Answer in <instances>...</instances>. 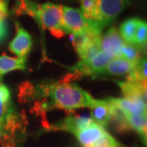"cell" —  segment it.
Here are the masks:
<instances>
[{
	"instance_id": "6da1fadb",
	"label": "cell",
	"mask_w": 147,
	"mask_h": 147,
	"mask_svg": "<svg viewBox=\"0 0 147 147\" xmlns=\"http://www.w3.org/2000/svg\"><path fill=\"white\" fill-rule=\"evenodd\" d=\"M42 91L53 107L67 111L89 108L94 101V98L79 85L66 81L48 85Z\"/></svg>"
},
{
	"instance_id": "7a4b0ae2",
	"label": "cell",
	"mask_w": 147,
	"mask_h": 147,
	"mask_svg": "<svg viewBox=\"0 0 147 147\" xmlns=\"http://www.w3.org/2000/svg\"><path fill=\"white\" fill-rule=\"evenodd\" d=\"M25 13L35 18L43 28L55 36L61 37L66 34L62 21V6L52 3L38 5L26 0Z\"/></svg>"
},
{
	"instance_id": "3957f363",
	"label": "cell",
	"mask_w": 147,
	"mask_h": 147,
	"mask_svg": "<svg viewBox=\"0 0 147 147\" xmlns=\"http://www.w3.org/2000/svg\"><path fill=\"white\" fill-rule=\"evenodd\" d=\"M96 20L95 23L101 30L129 5V0H96Z\"/></svg>"
},
{
	"instance_id": "277c9868",
	"label": "cell",
	"mask_w": 147,
	"mask_h": 147,
	"mask_svg": "<svg viewBox=\"0 0 147 147\" xmlns=\"http://www.w3.org/2000/svg\"><path fill=\"white\" fill-rule=\"evenodd\" d=\"M17 123V116L11 104V92L0 81V135L13 131Z\"/></svg>"
},
{
	"instance_id": "5b68a950",
	"label": "cell",
	"mask_w": 147,
	"mask_h": 147,
	"mask_svg": "<svg viewBox=\"0 0 147 147\" xmlns=\"http://www.w3.org/2000/svg\"><path fill=\"white\" fill-rule=\"evenodd\" d=\"M116 57L110 53L100 50L92 57L80 61L71 67L73 71L85 75H100L110 60Z\"/></svg>"
},
{
	"instance_id": "8992f818",
	"label": "cell",
	"mask_w": 147,
	"mask_h": 147,
	"mask_svg": "<svg viewBox=\"0 0 147 147\" xmlns=\"http://www.w3.org/2000/svg\"><path fill=\"white\" fill-rule=\"evenodd\" d=\"M62 21L66 34L72 35L83 34L90 25V21L84 17L80 9L69 7H62Z\"/></svg>"
},
{
	"instance_id": "52a82bcc",
	"label": "cell",
	"mask_w": 147,
	"mask_h": 147,
	"mask_svg": "<svg viewBox=\"0 0 147 147\" xmlns=\"http://www.w3.org/2000/svg\"><path fill=\"white\" fill-rule=\"evenodd\" d=\"M33 45L31 36L21 25L16 24V34L9 43V49L17 57L26 58Z\"/></svg>"
},
{
	"instance_id": "ba28073f",
	"label": "cell",
	"mask_w": 147,
	"mask_h": 147,
	"mask_svg": "<svg viewBox=\"0 0 147 147\" xmlns=\"http://www.w3.org/2000/svg\"><path fill=\"white\" fill-rule=\"evenodd\" d=\"M91 109V118L94 122L103 127L110 123L115 106L109 99L96 100L89 107Z\"/></svg>"
},
{
	"instance_id": "9c48e42d",
	"label": "cell",
	"mask_w": 147,
	"mask_h": 147,
	"mask_svg": "<svg viewBox=\"0 0 147 147\" xmlns=\"http://www.w3.org/2000/svg\"><path fill=\"white\" fill-rule=\"evenodd\" d=\"M125 41L115 26H111L100 38V49L110 53L115 57H120L121 49Z\"/></svg>"
},
{
	"instance_id": "30bf717a",
	"label": "cell",
	"mask_w": 147,
	"mask_h": 147,
	"mask_svg": "<svg viewBox=\"0 0 147 147\" xmlns=\"http://www.w3.org/2000/svg\"><path fill=\"white\" fill-rule=\"evenodd\" d=\"M137 63L129 61L124 58L116 57L110 60L101 71L100 75H110V76H124L127 75Z\"/></svg>"
},
{
	"instance_id": "8fae6325",
	"label": "cell",
	"mask_w": 147,
	"mask_h": 147,
	"mask_svg": "<svg viewBox=\"0 0 147 147\" xmlns=\"http://www.w3.org/2000/svg\"><path fill=\"white\" fill-rule=\"evenodd\" d=\"M106 132L107 131L103 127L99 125L96 122H93L90 125L78 131L76 134H74V136L77 137L78 141L83 147H88L97 142Z\"/></svg>"
},
{
	"instance_id": "7c38bea8",
	"label": "cell",
	"mask_w": 147,
	"mask_h": 147,
	"mask_svg": "<svg viewBox=\"0 0 147 147\" xmlns=\"http://www.w3.org/2000/svg\"><path fill=\"white\" fill-rule=\"evenodd\" d=\"M117 84L120 87L124 98L146 103V84L129 82L127 80L124 82H117Z\"/></svg>"
},
{
	"instance_id": "4fadbf2b",
	"label": "cell",
	"mask_w": 147,
	"mask_h": 147,
	"mask_svg": "<svg viewBox=\"0 0 147 147\" xmlns=\"http://www.w3.org/2000/svg\"><path fill=\"white\" fill-rule=\"evenodd\" d=\"M109 100L126 115L146 114V103L143 101L127 100L126 98H109Z\"/></svg>"
},
{
	"instance_id": "5bb4252c",
	"label": "cell",
	"mask_w": 147,
	"mask_h": 147,
	"mask_svg": "<svg viewBox=\"0 0 147 147\" xmlns=\"http://www.w3.org/2000/svg\"><path fill=\"white\" fill-rule=\"evenodd\" d=\"M94 121L91 117L87 116H69L55 125L56 129L64 130L76 134L83 128L90 125Z\"/></svg>"
},
{
	"instance_id": "9a60e30c",
	"label": "cell",
	"mask_w": 147,
	"mask_h": 147,
	"mask_svg": "<svg viewBox=\"0 0 147 147\" xmlns=\"http://www.w3.org/2000/svg\"><path fill=\"white\" fill-rule=\"evenodd\" d=\"M26 60L24 57H10L8 56H0V79L5 74L13 70H25Z\"/></svg>"
},
{
	"instance_id": "2e32d148",
	"label": "cell",
	"mask_w": 147,
	"mask_h": 147,
	"mask_svg": "<svg viewBox=\"0 0 147 147\" xmlns=\"http://www.w3.org/2000/svg\"><path fill=\"white\" fill-rule=\"evenodd\" d=\"M124 115L126 117V119L131 127V129H133L137 131L140 135V137L142 138L145 144H146V114L138 115Z\"/></svg>"
},
{
	"instance_id": "e0dca14e",
	"label": "cell",
	"mask_w": 147,
	"mask_h": 147,
	"mask_svg": "<svg viewBox=\"0 0 147 147\" xmlns=\"http://www.w3.org/2000/svg\"><path fill=\"white\" fill-rule=\"evenodd\" d=\"M140 21L141 19L138 18H129L121 24L119 34L125 42L134 44L135 34Z\"/></svg>"
},
{
	"instance_id": "ac0fdd59",
	"label": "cell",
	"mask_w": 147,
	"mask_h": 147,
	"mask_svg": "<svg viewBox=\"0 0 147 147\" xmlns=\"http://www.w3.org/2000/svg\"><path fill=\"white\" fill-rule=\"evenodd\" d=\"M127 81L146 84V58L142 57L135 68L126 75Z\"/></svg>"
},
{
	"instance_id": "d6986e66",
	"label": "cell",
	"mask_w": 147,
	"mask_h": 147,
	"mask_svg": "<svg viewBox=\"0 0 147 147\" xmlns=\"http://www.w3.org/2000/svg\"><path fill=\"white\" fill-rule=\"evenodd\" d=\"M142 50H143L142 48L133 43L125 42L121 49L120 57L124 58L127 61L134 62V63H138L142 58Z\"/></svg>"
},
{
	"instance_id": "ffe728a7",
	"label": "cell",
	"mask_w": 147,
	"mask_h": 147,
	"mask_svg": "<svg viewBox=\"0 0 147 147\" xmlns=\"http://www.w3.org/2000/svg\"><path fill=\"white\" fill-rule=\"evenodd\" d=\"M81 11L88 21L95 22L96 20V0H79Z\"/></svg>"
},
{
	"instance_id": "44dd1931",
	"label": "cell",
	"mask_w": 147,
	"mask_h": 147,
	"mask_svg": "<svg viewBox=\"0 0 147 147\" xmlns=\"http://www.w3.org/2000/svg\"><path fill=\"white\" fill-rule=\"evenodd\" d=\"M147 42V24L146 21L141 20L134 38V44L142 49L146 48Z\"/></svg>"
},
{
	"instance_id": "7402d4cb",
	"label": "cell",
	"mask_w": 147,
	"mask_h": 147,
	"mask_svg": "<svg viewBox=\"0 0 147 147\" xmlns=\"http://www.w3.org/2000/svg\"><path fill=\"white\" fill-rule=\"evenodd\" d=\"M119 143L116 141L108 132H106L103 137L100 138L97 142L93 143L88 147H115L119 146Z\"/></svg>"
},
{
	"instance_id": "603a6c76",
	"label": "cell",
	"mask_w": 147,
	"mask_h": 147,
	"mask_svg": "<svg viewBox=\"0 0 147 147\" xmlns=\"http://www.w3.org/2000/svg\"><path fill=\"white\" fill-rule=\"evenodd\" d=\"M9 0H0V21H6L8 15Z\"/></svg>"
},
{
	"instance_id": "cb8c5ba5",
	"label": "cell",
	"mask_w": 147,
	"mask_h": 147,
	"mask_svg": "<svg viewBox=\"0 0 147 147\" xmlns=\"http://www.w3.org/2000/svg\"><path fill=\"white\" fill-rule=\"evenodd\" d=\"M8 35V27L7 21H0V42H3Z\"/></svg>"
},
{
	"instance_id": "d4e9b609",
	"label": "cell",
	"mask_w": 147,
	"mask_h": 147,
	"mask_svg": "<svg viewBox=\"0 0 147 147\" xmlns=\"http://www.w3.org/2000/svg\"><path fill=\"white\" fill-rule=\"evenodd\" d=\"M115 147H124V146H121L120 144H119V146H115Z\"/></svg>"
}]
</instances>
